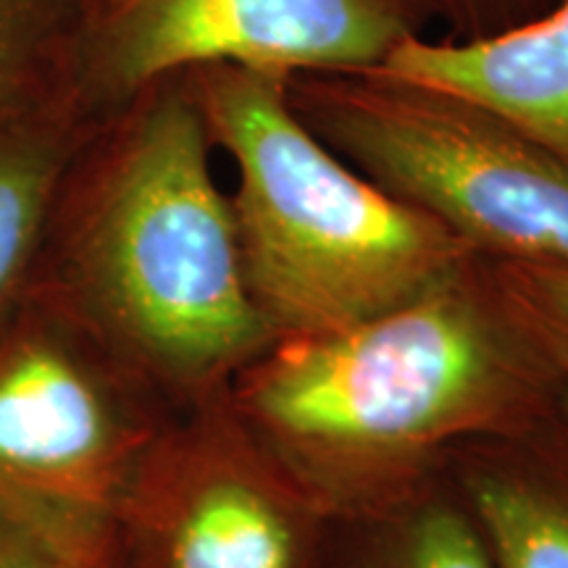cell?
<instances>
[{
  "mask_svg": "<svg viewBox=\"0 0 568 568\" xmlns=\"http://www.w3.org/2000/svg\"><path fill=\"white\" fill-rule=\"evenodd\" d=\"M230 193L245 282L276 339L368 322L456 274L477 253L368 182L293 111L287 77L187 71Z\"/></svg>",
  "mask_w": 568,
  "mask_h": 568,
  "instance_id": "3",
  "label": "cell"
},
{
  "mask_svg": "<svg viewBox=\"0 0 568 568\" xmlns=\"http://www.w3.org/2000/svg\"><path fill=\"white\" fill-rule=\"evenodd\" d=\"M92 122L69 95L0 130V335L27 303L53 193Z\"/></svg>",
  "mask_w": 568,
  "mask_h": 568,
  "instance_id": "10",
  "label": "cell"
},
{
  "mask_svg": "<svg viewBox=\"0 0 568 568\" xmlns=\"http://www.w3.org/2000/svg\"><path fill=\"white\" fill-rule=\"evenodd\" d=\"M0 568H74L0 516Z\"/></svg>",
  "mask_w": 568,
  "mask_h": 568,
  "instance_id": "15",
  "label": "cell"
},
{
  "mask_svg": "<svg viewBox=\"0 0 568 568\" xmlns=\"http://www.w3.org/2000/svg\"><path fill=\"white\" fill-rule=\"evenodd\" d=\"M335 527L222 395L155 432L116 510L111 568H326Z\"/></svg>",
  "mask_w": 568,
  "mask_h": 568,
  "instance_id": "6",
  "label": "cell"
},
{
  "mask_svg": "<svg viewBox=\"0 0 568 568\" xmlns=\"http://www.w3.org/2000/svg\"><path fill=\"white\" fill-rule=\"evenodd\" d=\"M172 414L84 332L27 301L0 335V516L74 568H111L116 510Z\"/></svg>",
  "mask_w": 568,
  "mask_h": 568,
  "instance_id": "5",
  "label": "cell"
},
{
  "mask_svg": "<svg viewBox=\"0 0 568 568\" xmlns=\"http://www.w3.org/2000/svg\"><path fill=\"white\" fill-rule=\"evenodd\" d=\"M82 24V0H0V130L74 95Z\"/></svg>",
  "mask_w": 568,
  "mask_h": 568,
  "instance_id": "12",
  "label": "cell"
},
{
  "mask_svg": "<svg viewBox=\"0 0 568 568\" xmlns=\"http://www.w3.org/2000/svg\"><path fill=\"white\" fill-rule=\"evenodd\" d=\"M95 3H101V0H82V6H84V17H88V11L92 9V6Z\"/></svg>",
  "mask_w": 568,
  "mask_h": 568,
  "instance_id": "16",
  "label": "cell"
},
{
  "mask_svg": "<svg viewBox=\"0 0 568 568\" xmlns=\"http://www.w3.org/2000/svg\"><path fill=\"white\" fill-rule=\"evenodd\" d=\"M372 71L485 105L568 169V0L487 40L416 34Z\"/></svg>",
  "mask_w": 568,
  "mask_h": 568,
  "instance_id": "8",
  "label": "cell"
},
{
  "mask_svg": "<svg viewBox=\"0 0 568 568\" xmlns=\"http://www.w3.org/2000/svg\"><path fill=\"white\" fill-rule=\"evenodd\" d=\"M445 481L495 568H568V406L460 447Z\"/></svg>",
  "mask_w": 568,
  "mask_h": 568,
  "instance_id": "9",
  "label": "cell"
},
{
  "mask_svg": "<svg viewBox=\"0 0 568 568\" xmlns=\"http://www.w3.org/2000/svg\"><path fill=\"white\" fill-rule=\"evenodd\" d=\"M211 151L187 74L95 119L53 193L27 295L172 410L226 395L276 343Z\"/></svg>",
  "mask_w": 568,
  "mask_h": 568,
  "instance_id": "1",
  "label": "cell"
},
{
  "mask_svg": "<svg viewBox=\"0 0 568 568\" xmlns=\"http://www.w3.org/2000/svg\"><path fill=\"white\" fill-rule=\"evenodd\" d=\"M416 34L422 24L400 0H101L84 17L71 90L101 119L201 67L372 71Z\"/></svg>",
  "mask_w": 568,
  "mask_h": 568,
  "instance_id": "7",
  "label": "cell"
},
{
  "mask_svg": "<svg viewBox=\"0 0 568 568\" xmlns=\"http://www.w3.org/2000/svg\"><path fill=\"white\" fill-rule=\"evenodd\" d=\"M326 568H495L450 485L385 514L337 524Z\"/></svg>",
  "mask_w": 568,
  "mask_h": 568,
  "instance_id": "11",
  "label": "cell"
},
{
  "mask_svg": "<svg viewBox=\"0 0 568 568\" xmlns=\"http://www.w3.org/2000/svg\"><path fill=\"white\" fill-rule=\"evenodd\" d=\"M510 314L568 382V266L489 261Z\"/></svg>",
  "mask_w": 568,
  "mask_h": 568,
  "instance_id": "13",
  "label": "cell"
},
{
  "mask_svg": "<svg viewBox=\"0 0 568 568\" xmlns=\"http://www.w3.org/2000/svg\"><path fill=\"white\" fill-rule=\"evenodd\" d=\"M422 30L443 27L439 38L477 42L548 13L558 0H400Z\"/></svg>",
  "mask_w": 568,
  "mask_h": 568,
  "instance_id": "14",
  "label": "cell"
},
{
  "mask_svg": "<svg viewBox=\"0 0 568 568\" xmlns=\"http://www.w3.org/2000/svg\"><path fill=\"white\" fill-rule=\"evenodd\" d=\"M226 400L335 524L443 485L460 447L568 406V382L503 301L487 258L368 322L276 339Z\"/></svg>",
  "mask_w": 568,
  "mask_h": 568,
  "instance_id": "2",
  "label": "cell"
},
{
  "mask_svg": "<svg viewBox=\"0 0 568 568\" xmlns=\"http://www.w3.org/2000/svg\"><path fill=\"white\" fill-rule=\"evenodd\" d=\"M297 119L479 258L568 266V169L485 105L382 71L287 77Z\"/></svg>",
  "mask_w": 568,
  "mask_h": 568,
  "instance_id": "4",
  "label": "cell"
}]
</instances>
